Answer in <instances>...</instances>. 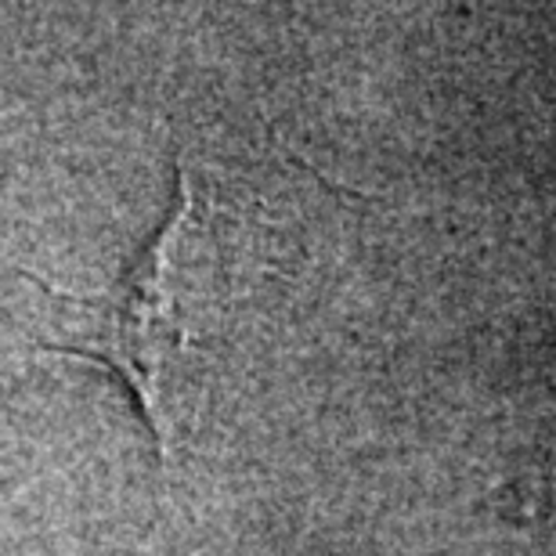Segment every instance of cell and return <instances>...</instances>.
I'll return each instance as SVG.
<instances>
[{"label":"cell","instance_id":"obj_1","mask_svg":"<svg viewBox=\"0 0 556 556\" xmlns=\"http://www.w3.org/2000/svg\"><path fill=\"white\" fill-rule=\"evenodd\" d=\"M188 214H192V188H188V174L177 166L174 203L166 206L160 228L105 293H70L62 286H51L43 275L0 257L4 268L33 282L48 300L54 337H48L43 348L98 362L127 383L152 430L163 470H170V419L163 408V376L166 362L181 343L174 307V257Z\"/></svg>","mask_w":556,"mask_h":556}]
</instances>
